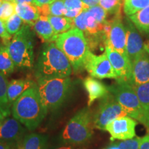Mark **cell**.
Listing matches in <instances>:
<instances>
[{"label":"cell","mask_w":149,"mask_h":149,"mask_svg":"<svg viewBox=\"0 0 149 149\" xmlns=\"http://www.w3.org/2000/svg\"><path fill=\"white\" fill-rule=\"evenodd\" d=\"M15 119L22 123L29 130L38 127L48 113L41 100L37 83L26 91L11 107Z\"/></svg>","instance_id":"cell-1"},{"label":"cell","mask_w":149,"mask_h":149,"mask_svg":"<svg viewBox=\"0 0 149 149\" xmlns=\"http://www.w3.org/2000/svg\"><path fill=\"white\" fill-rule=\"evenodd\" d=\"M72 70L68 59L56 46L55 42L44 44L35 66V76L37 79L70 77Z\"/></svg>","instance_id":"cell-2"},{"label":"cell","mask_w":149,"mask_h":149,"mask_svg":"<svg viewBox=\"0 0 149 149\" xmlns=\"http://www.w3.org/2000/svg\"><path fill=\"white\" fill-rule=\"evenodd\" d=\"M55 43L68 59L74 72H80L84 69L86 59L90 49L83 31L73 28L57 35Z\"/></svg>","instance_id":"cell-3"},{"label":"cell","mask_w":149,"mask_h":149,"mask_svg":"<svg viewBox=\"0 0 149 149\" xmlns=\"http://www.w3.org/2000/svg\"><path fill=\"white\" fill-rule=\"evenodd\" d=\"M94 122L88 108L81 109L67 123L61 134V139L66 144L81 145L92 138Z\"/></svg>","instance_id":"cell-4"},{"label":"cell","mask_w":149,"mask_h":149,"mask_svg":"<svg viewBox=\"0 0 149 149\" xmlns=\"http://www.w3.org/2000/svg\"><path fill=\"white\" fill-rule=\"evenodd\" d=\"M37 90L47 110H55L62 105L70 93L72 80L67 77H42L37 79Z\"/></svg>","instance_id":"cell-5"},{"label":"cell","mask_w":149,"mask_h":149,"mask_svg":"<svg viewBox=\"0 0 149 149\" xmlns=\"http://www.w3.org/2000/svg\"><path fill=\"white\" fill-rule=\"evenodd\" d=\"M6 46L17 68L21 69L33 68L34 64V42L31 26L26 24L21 31L14 35Z\"/></svg>","instance_id":"cell-6"},{"label":"cell","mask_w":149,"mask_h":149,"mask_svg":"<svg viewBox=\"0 0 149 149\" xmlns=\"http://www.w3.org/2000/svg\"><path fill=\"white\" fill-rule=\"evenodd\" d=\"M108 88L128 116L141 123L149 130V122L133 86L126 81L117 80L116 83L108 86Z\"/></svg>","instance_id":"cell-7"},{"label":"cell","mask_w":149,"mask_h":149,"mask_svg":"<svg viewBox=\"0 0 149 149\" xmlns=\"http://www.w3.org/2000/svg\"><path fill=\"white\" fill-rule=\"evenodd\" d=\"M125 116H128L126 112L110 93L101 99L97 111L93 115L94 126L97 129L105 130L109 123Z\"/></svg>","instance_id":"cell-8"},{"label":"cell","mask_w":149,"mask_h":149,"mask_svg":"<svg viewBox=\"0 0 149 149\" xmlns=\"http://www.w3.org/2000/svg\"><path fill=\"white\" fill-rule=\"evenodd\" d=\"M84 69L91 77L97 79H118L106 53L96 55L89 51L86 59Z\"/></svg>","instance_id":"cell-9"},{"label":"cell","mask_w":149,"mask_h":149,"mask_svg":"<svg viewBox=\"0 0 149 149\" xmlns=\"http://www.w3.org/2000/svg\"><path fill=\"white\" fill-rule=\"evenodd\" d=\"M122 15L114 16L111 19V28L109 33L106 35L105 46H109L122 54L127 56L126 53V31L122 22Z\"/></svg>","instance_id":"cell-10"},{"label":"cell","mask_w":149,"mask_h":149,"mask_svg":"<svg viewBox=\"0 0 149 149\" xmlns=\"http://www.w3.org/2000/svg\"><path fill=\"white\" fill-rule=\"evenodd\" d=\"M137 122L130 117L117 118L109 123L106 130L111 135V140H127L135 137V127Z\"/></svg>","instance_id":"cell-11"},{"label":"cell","mask_w":149,"mask_h":149,"mask_svg":"<svg viewBox=\"0 0 149 149\" xmlns=\"http://www.w3.org/2000/svg\"><path fill=\"white\" fill-rule=\"evenodd\" d=\"M105 53L116 72L117 80L131 84L132 63L126 56L113 50L109 46H105Z\"/></svg>","instance_id":"cell-12"},{"label":"cell","mask_w":149,"mask_h":149,"mask_svg":"<svg viewBox=\"0 0 149 149\" xmlns=\"http://www.w3.org/2000/svg\"><path fill=\"white\" fill-rule=\"evenodd\" d=\"M26 129L14 117L6 119L0 126V141L19 144L26 135Z\"/></svg>","instance_id":"cell-13"},{"label":"cell","mask_w":149,"mask_h":149,"mask_svg":"<svg viewBox=\"0 0 149 149\" xmlns=\"http://www.w3.org/2000/svg\"><path fill=\"white\" fill-rule=\"evenodd\" d=\"M126 31V53L132 63L135 59L145 54L146 51L142 39L131 21L128 22Z\"/></svg>","instance_id":"cell-14"},{"label":"cell","mask_w":149,"mask_h":149,"mask_svg":"<svg viewBox=\"0 0 149 149\" xmlns=\"http://www.w3.org/2000/svg\"><path fill=\"white\" fill-rule=\"evenodd\" d=\"M149 81V56L146 53L132 62V81L133 86Z\"/></svg>","instance_id":"cell-15"},{"label":"cell","mask_w":149,"mask_h":149,"mask_svg":"<svg viewBox=\"0 0 149 149\" xmlns=\"http://www.w3.org/2000/svg\"><path fill=\"white\" fill-rule=\"evenodd\" d=\"M83 85L88 95V107H90L95 100L102 99L110 93L108 86L91 76L85 78Z\"/></svg>","instance_id":"cell-16"},{"label":"cell","mask_w":149,"mask_h":149,"mask_svg":"<svg viewBox=\"0 0 149 149\" xmlns=\"http://www.w3.org/2000/svg\"><path fill=\"white\" fill-rule=\"evenodd\" d=\"M36 83L34 81L29 79L10 80L8 82L7 89V96L10 107L26 91L33 86Z\"/></svg>","instance_id":"cell-17"},{"label":"cell","mask_w":149,"mask_h":149,"mask_svg":"<svg viewBox=\"0 0 149 149\" xmlns=\"http://www.w3.org/2000/svg\"><path fill=\"white\" fill-rule=\"evenodd\" d=\"M15 13L30 26H33L41 17L38 7L32 3H16Z\"/></svg>","instance_id":"cell-18"},{"label":"cell","mask_w":149,"mask_h":149,"mask_svg":"<svg viewBox=\"0 0 149 149\" xmlns=\"http://www.w3.org/2000/svg\"><path fill=\"white\" fill-rule=\"evenodd\" d=\"M35 33L39 35L44 43L55 42L57 35L55 34L53 28L47 17L41 16L33 26Z\"/></svg>","instance_id":"cell-19"},{"label":"cell","mask_w":149,"mask_h":149,"mask_svg":"<svg viewBox=\"0 0 149 149\" xmlns=\"http://www.w3.org/2000/svg\"><path fill=\"white\" fill-rule=\"evenodd\" d=\"M48 137L37 133L26 134L19 144L18 149H47Z\"/></svg>","instance_id":"cell-20"},{"label":"cell","mask_w":149,"mask_h":149,"mask_svg":"<svg viewBox=\"0 0 149 149\" xmlns=\"http://www.w3.org/2000/svg\"><path fill=\"white\" fill-rule=\"evenodd\" d=\"M47 17L53 28L55 34L57 35L66 33L74 28L72 19L66 17L64 16L53 15H50Z\"/></svg>","instance_id":"cell-21"},{"label":"cell","mask_w":149,"mask_h":149,"mask_svg":"<svg viewBox=\"0 0 149 149\" xmlns=\"http://www.w3.org/2000/svg\"><path fill=\"white\" fill-rule=\"evenodd\" d=\"M128 17L139 31L149 34V5Z\"/></svg>","instance_id":"cell-22"},{"label":"cell","mask_w":149,"mask_h":149,"mask_svg":"<svg viewBox=\"0 0 149 149\" xmlns=\"http://www.w3.org/2000/svg\"><path fill=\"white\" fill-rule=\"evenodd\" d=\"M15 68L8 48L3 44H0V72L8 77L13 73Z\"/></svg>","instance_id":"cell-23"},{"label":"cell","mask_w":149,"mask_h":149,"mask_svg":"<svg viewBox=\"0 0 149 149\" xmlns=\"http://www.w3.org/2000/svg\"><path fill=\"white\" fill-rule=\"evenodd\" d=\"M8 81L7 77L0 72V111L4 117H7L10 113V106L9 105L7 89Z\"/></svg>","instance_id":"cell-24"},{"label":"cell","mask_w":149,"mask_h":149,"mask_svg":"<svg viewBox=\"0 0 149 149\" xmlns=\"http://www.w3.org/2000/svg\"><path fill=\"white\" fill-rule=\"evenodd\" d=\"M133 88L149 122V81L142 84L134 86Z\"/></svg>","instance_id":"cell-25"},{"label":"cell","mask_w":149,"mask_h":149,"mask_svg":"<svg viewBox=\"0 0 149 149\" xmlns=\"http://www.w3.org/2000/svg\"><path fill=\"white\" fill-rule=\"evenodd\" d=\"M149 5V0H124V11L128 17L135 14Z\"/></svg>","instance_id":"cell-26"},{"label":"cell","mask_w":149,"mask_h":149,"mask_svg":"<svg viewBox=\"0 0 149 149\" xmlns=\"http://www.w3.org/2000/svg\"><path fill=\"white\" fill-rule=\"evenodd\" d=\"M123 0H100V6L107 10L108 14L114 16H120Z\"/></svg>","instance_id":"cell-27"},{"label":"cell","mask_w":149,"mask_h":149,"mask_svg":"<svg viewBox=\"0 0 149 149\" xmlns=\"http://www.w3.org/2000/svg\"><path fill=\"white\" fill-rule=\"evenodd\" d=\"M4 22L7 31L11 35L17 34L26 24L16 13L13 15Z\"/></svg>","instance_id":"cell-28"},{"label":"cell","mask_w":149,"mask_h":149,"mask_svg":"<svg viewBox=\"0 0 149 149\" xmlns=\"http://www.w3.org/2000/svg\"><path fill=\"white\" fill-rule=\"evenodd\" d=\"M15 5L14 1H3L0 6V19L3 22L15 13Z\"/></svg>","instance_id":"cell-29"},{"label":"cell","mask_w":149,"mask_h":149,"mask_svg":"<svg viewBox=\"0 0 149 149\" xmlns=\"http://www.w3.org/2000/svg\"><path fill=\"white\" fill-rule=\"evenodd\" d=\"M48 6L51 15L64 16L66 14L67 8L65 6L64 0H53Z\"/></svg>","instance_id":"cell-30"},{"label":"cell","mask_w":149,"mask_h":149,"mask_svg":"<svg viewBox=\"0 0 149 149\" xmlns=\"http://www.w3.org/2000/svg\"><path fill=\"white\" fill-rule=\"evenodd\" d=\"M88 11L99 23L104 24L107 22L108 13L100 6L97 5L95 6L91 7L88 8Z\"/></svg>","instance_id":"cell-31"},{"label":"cell","mask_w":149,"mask_h":149,"mask_svg":"<svg viewBox=\"0 0 149 149\" xmlns=\"http://www.w3.org/2000/svg\"><path fill=\"white\" fill-rule=\"evenodd\" d=\"M140 137L124 140L120 143H117L120 149H139L141 141Z\"/></svg>","instance_id":"cell-32"},{"label":"cell","mask_w":149,"mask_h":149,"mask_svg":"<svg viewBox=\"0 0 149 149\" xmlns=\"http://www.w3.org/2000/svg\"><path fill=\"white\" fill-rule=\"evenodd\" d=\"M65 6L70 10H79L82 11L86 8H89L81 0H64Z\"/></svg>","instance_id":"cell-33"},{"label":"cell","mask_w":149,"mask_h":149,"mask_svg":"<svg viewBox=\"0 0 149 149\" xmlns=\"http://www.w3.org/2000/svg\"><path fill=\"white\" fill-rule=\"evenodd\" d=\"M12 35L9 34L6 28L5 22L0 19V39L2 41L3 44L7 46L12 39Z\"/></svg>","instance_id":"cell-34"},{"label":"cell","mask_w":149,"mask_h":149,"mask_svg":"<svg viewBox=\"0 0 149 149\" xmlns=\"http://www.w3.org/2000/svg\"><path fill=\"white\" fill-rule=\"evenodd\" d=\"M18 144L0 141V149H18Z\"/></svg>","instance_id":"cell-35"},{"label":"cell","mask_w":149,"mask_h":149,"mask_svg":"<svg viewBox=\"0 0 149 149\" xmlns=\"http://www.w3.org/2000/svg\"><path fill=\"white\" fill-rule=\"evenodd\" d=\"M139 149H149V133L141 139Z\"/></svg>","instance_id":"cell-36"},{"label":"cell","mask_w":149,"mask_h":149,"mask_svg":"<svg viewBox=\"0 0 149 149\" xmlns=\"http://www.w3.org/2000/svg\"><path fill=\"white\" fill-rule=\"evenodd\" d=\"M81 12H82V11L79 10H70V9H67L66 13V14H65L64 17L73 19L77 17Z\"/></svg>","instance_id":"cell-37"},{"label":"cell","mask_w":149,"mask_h":149,"mask_svg":"<svg viewBox=\"0 0 149 149\" xmlns=\"http://www.w3.org/2000/svg\"><path fill=\"white\" fill-rule=\"evenodd\" d=\"M81 1L88 8L95 6L100 3V0H81Z\"/></svg>","instance_id":"cell-38"},{"label":"cell","mask_w":149,"mask_h":149,"mask_svg":"<svg viewBox=\"0 0 149 149\" xmlns=\"http://www.w3.org/2000/svg\"><path fill=\"white\" fill-rule=\"evenodd\" d=\"M53 0H35L34 4L37 7H42L44 5L49 4Z\"/></svg>","instance_id":"cell-39"},{"label":"cell","mask_w":149,"mask_h":149,"mask_svg":"<svg viewBox=\"0 0 149 149\" xmlns=\"http://www.w3.org/2000/svg\"><path fill=\"white\" fill-rule=\"evenodd\" d=\"M52 149H74V148L71 146V145L65 144L64 145H60V146L55 147V148Z\"/></svg>","instance_id":"cell-40"},{"label":"cell","mask_w":149,"mask_h":149,"mask_svg":"<svg viewBox=\"0 0 149 149\" xmlns=\"http://www.w3.org/2000/svg\"><path fill=\"white\" fill-rule=\"evenodd\" d=\"M15 3H32L34 4L35 0H15Z\"/></svg>","instance_id":"cell-41"},{"label":"cell","mask_w":149,"mask_h":149,"mask_svg":"<svg viewBox=\"0 0 149 149\" xmlns=\"http://www.w3.org/2000/svg\"><path fill=\"white\" fill-rule=\"evenodd\" d=\"M107 149H120V147H119L118 144H115L111 145V146H109V148H107Z\"/></svg>","instance_id":"cell-42"},{"label":"cell","mask_w":149,"mask_h":149,"mask_svg":"<svg viewBox=\"0 0 149 149\" xmlns=\"http://www.w3.org/2000/svg\"><path fill=\"white\" fill-rule=\"evenodd\" d=\"M144 48L146 52H147L149 54V40L147 41L146 44H144Z\"/></svg>","instance_id":"cell-43"},{"label":"cell","mask_w":149,"mask_h":149,"mask_svg":"<svg viewBox=\"0 0 149 149\" xmlns=\"http://www.w3.org/2000/svg\"><path fill=\"white\" fill-rule=\"evenodd\" d=\"M4 116H3V115L2 114V113H1V111H0V126H1V124H2V122H3V120H4Z\"/></svg>","instance_id":"cell-44"},{"label":"cell","mask_w":149,"mask_h":149,"mask_svg":"<svg viewBox=\"0 0 149 149\" xmlns=\"http://www.w3.org/2000/svg\"><path fill=\"white\" fill-rule=\"evenodd\" d=\"M3 1H14L15 0H3Z\"/></svg>","instance_id":"cell-45"},{"label":"cell","mask_w":149,"mask_h":149,"mask_svg":"<svg viewBox=\"0 0 149 149\" xmlns=\"http://www.w3.org/2000/svg\"><path fill=\"white\" fill-rule=\"evenodd\" d=\"M2 2H3V0H0V6H1V3H2Z\"/></svg>","instance_id":"cell-46"}]
</instances>
